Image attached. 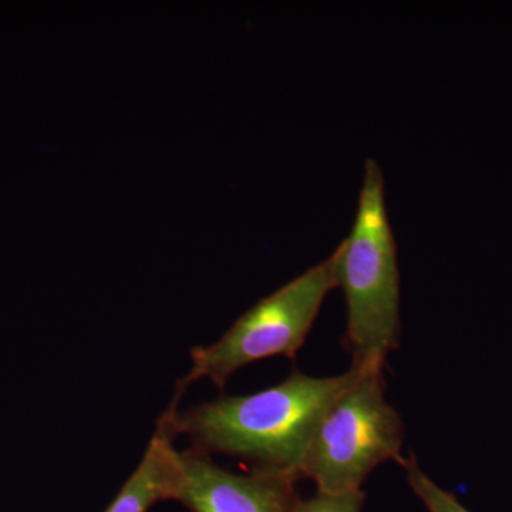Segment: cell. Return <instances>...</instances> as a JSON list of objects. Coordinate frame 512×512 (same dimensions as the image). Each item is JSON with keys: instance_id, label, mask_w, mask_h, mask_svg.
I'll return each mask as SVG.
<instances>
[{"instance_id": "cell-1", "label": "cell", "mask_w": 512, "mask_h": 512, "mask_svg": "<svg viewBox=\"0 0 512 512\" xmlns=\"http://www.w3.org/2000/svg\"><path fill=\"white\" fill-rule=\"evenodd\" d=\"M357 370L312 377L293 370L276 386L245 396H220L180 412L170 403L177 436L192 450L247 461L249 470L291 474L299 480L303 454L329 404L355 382Z\"/></svg>"}, {"instance_id": "cell-2", "label": "cell", "mask_w": 512, "mask_h": 512, "mask_svg": "<svg viewBox=\"0 0 512 512\" xmlns=\"http://www.w3.org/2000/svg\"><path fill=\"white\" fill-rule=\"evenodd\" d=\"M338 286L345 292L348 326L343 346L357 370L383 372L400 343V272L384 204V178L369 158L352 232L338 248Z\"/></svg>"}, {"instance_id": "cell-3", "label": "cell", "mask_w": 512, "mask_h": 512, "mask_svg": "<svg viewBox=\"0 0 512 512\" xmlns=\"http://www.w3.org/2000/svg\"><path fill=\"white\" fill-rule=\"evenodd\" d=\"M357 370V369H356ZM383 372L357 370L355 382L320 417L299 466L320 493L362 490L373 470L400 461L404 423L384 396Z\"/></svg>"}, {"instance_id": "cell-4", "label": "cell", "mask_w": 512, "mask_h": 512, "mask_svg": "<svg viewBox=\"0 0 512 512\" xmlns=\"http://www.w3.org/2000/svg\"><path fill=\"white\" fill-rule=\"evenodd\" d=\"M338 254L313 266L242 313L231 328L207 346L191 349V369L177 383L175 397L201 379L227 384L242 367L269 357L295 359L305 345L326 295L338 288Z\"/></svg>"}, {"instance_id": "cell-5", "label": "cell", "mask_w": 512, "mask_h": 512, "mask_svg": "<svg viewBox=\"0 0 512 512\" xmlns=\"http://www.w3.org/2000/svg\"><path fill=\"white\" fill-rule=\"evenodd\" d=\"M175 501L191 512H292L298 501L291 474L249 470L235 474L200 451H180Z\"/></svg>"}, {"instance_id": "cell-6", "label": "cell", "mask_w": 512, "mask_h": 512, "mask_svg": "<svg viewBox=\"0 0 512 512\" xmlns=\"http://www.w3.org/2000/svg\"><path fill=\"white\" fill-rule=\"evenodd\" d=\"M175 437L178 436L167 407L136 470L104 512H148L160 501L175 500L181 474Z\"/></svg>"}, {"instance_id": "cell-7", "label": "cell", "mask_w": 512, "mask_h": 512, "mask_svg": "<svg viewBox=\"0 0 512 512\" xmlns=\"http://www.w3.org/2000/svg\"><path fill=\"white\" fill-rule=\"evenodd\" d=\"M406 473L407 483L412 488L413 493L424 504L429 512H471L468 511L456 495L450 491L444 490L439 484L433 480L423 470H421L417 458L414 456L403 457L400 461Z\"/></svg>"}, {"instance_id": "cell-8", "label": "cell", "mask_w": 512, "mask_h": 512, "mask_svg": "<svg viewBox=\"0 0 512 512\" xmlns=\"http://www.w3.org/2000/svg\"><path fill=\"white\" fill-rule=\"evenodd\" d=\"M366 494L363 490L342 494L316 493L308 500L299 497L292 512H362Z\"/></svg>"}]
</instances>
